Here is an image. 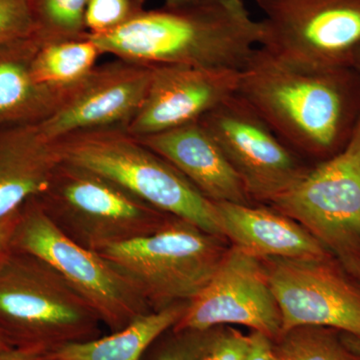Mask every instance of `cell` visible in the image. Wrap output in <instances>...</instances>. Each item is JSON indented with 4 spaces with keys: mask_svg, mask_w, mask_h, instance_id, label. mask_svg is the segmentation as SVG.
Masks as SVG:
<instances>
[{
    "mask_svg": "<svg viewBox=\"0 0 360 360\" xmlns=\"http://www.w3.org/2000/svg\"><path fill=\"white\" fill-rule=\"evenodd\" d=\"M236 94L286 146L317 163L342 153L360 122V71L290 65L262 47L239 71Z\"/></svg>",
    "mask_w": 360,
    "mask_h": 360,
    "instance_id": "1",
    "label": "cell"
},
{
    "mask_svg": "<svg viewBox=\"0 0 360 360\" xmlns=\"http://www.w3.org/2000/svg\"><path fill=\"white\" fill-rule=\"evenodd\" d=\"M89 37L103 54L144 65L241 70L262 44V25L243 0H186Z\"/></svg>",
    "mask_w": 360,
    "mask_h": 360,
    "instance_id": "2",
    "label": "cell"
},
{
    "mask_svg": "<svg viewBox=\"0 0 360 360\" xmlns=\"http://www.w3.org/2000/svg\"><path fill=\"white\" fill-rule=\"evenodd\" d=\"M94 310L44 260L11 250L0 259V333L13 347L52 350L101 336Z\"/></svg>",
    "mask_w": 360,
    "mask_h": 360,
    "instance_id": "3",
    "label": "cell"
},
{
    "mask_svg": "<svg viewBox=\"0 0 360 360\" xmlns=\"http://www.w3.org/2000/svg\"><path fill=\"white\" fill-rule=\"evenodd\" d=\"M56 141L66 162L103 175L156 210L224 239L215 203L124 129L78 132Z\"/></svg>",
    "mask_w": 360,
    "mask_h": 360,
    "instance_id": "4",
    "label": "cell"
},
{
    "mask_svg": "<svg viewBox=\"0 0 360 360\" xmlns=\"http://www.w3.org/2000/svg\"><path fill=\"white\" fill-rule=\"evenodd\" d=\"M35 198L65 236L98 253L153 233L172 217L112 180L65 160Z\"/></svg>",
    "mask_w": 360,
    "mask_h": 360,
    "instance_id": "5",
    "label": "cell"
},
{
    "mask_svg": "<svg viewBox=\"0 0 360 360\" xmlns=\"http://www.w3.org/2000/svg\"><path fill=\"white\" fill-rule=\"evenodd\" d=\"M224 241L172 217L153 233L99 253L134 284L151 311H158L200 295L229 250Z\"/></svg>",
    "mask_w": 360,
    "mask_h": 360,
    "instance_id": "6",
    "label": "cell"
},
{
    "mask_svg": "<svg viewBox=\"0 0 360 360\" xmlns=\"http://www.w3.org/2000/svg\"><path fill=\"white\" fill-rule=\"evenodd\" d=\"M11 250L51 264L112 333L151 311L134 284L115 264L65 236L45 214L37 198L18 210Z\"/></svg>",
    "mask_w": 360,
    "mask_h": 360,
    "instance_id": "7",
    "label": "cell"
},
{
    "mask_svg": "<svg viewBox=\"0 0 360 360\" xmlns=\"http://www.w3.org/2000/svg\"><path fill=\"white\" fill-rule=\"evenodd\" d=\"M264 14L259 46L314 70H360V0H255Z\"/></svg>",
    "mask_w": 360,
    "mask_h": 360,
    "instance_id": "8",
    "label": "cell"
},
{
    "mask_svg": "<svg viewBox=\"0 0 360 360\" xmlns=\"http://www.w3.org/2000/svg\"><path fill=\"white\" fill-rule=\"evenodd\" d=\"M269 206L290 217L360 276V132L330 160L310 167Z\"/></svg>",
    "mask_w": 360,
    "mask_h": 360,
    "instance_id": "9",
    "label": "cell"
},
{
    "mask_svg": "<svg viewBox=\"0 0 360 360\" xmlns=\"http://www.w3.org/2000/svg\"><path fill=\"white\" fill-rule=\"evenodd\" d=\"M198 122L219 144L253 202L270 205L310 168L236 94Z\"/></svg>",
    "mask_w": 360,
    "mask_h": 360,
    "instance_id": "10",
    "label": "cell"
},
{
    "mask_svg": "<svg viewBox=\"0 0 360 360\" xmlns=\"http://www.w3.org/2000/svg\"><path fill=\"white\" fill-rule=\"evenodd\" d=\"M224 324L246 326L272 341L283 333L281 309L264 262L234 246L172 329L205 331Z\"/></svg>",
    "mask_w": 360,
    "mask_h": 360,
    "instance_id": "11",
    "label": "cell"
},
{
    "mask_svg": "<svg viewBox=\"0 0 360 360\" xmlns=\"http://www.w3.org/2000/svg\"><path fill=\"white\" fill-rule=\"evenodd\" d=\"M262 262L281 309V333L319 326L360 338V284L348 278L331 257Z\"/></svg>",
    "mask_w": 360,
    "mask_h": 360,
    "instance_id": "12",
    "label": "cell"
},
{
    "mask_svg": "<svg viewBox=\"0 0 360 360\" xmlns=\"http://www.w3.org/2000/svg\"><path fill=\"white\" fill-rule=\"evenodd\" d=\"M153 66L120 58L96 66L39 123L40 129L56 141L78 132L127 129L148 94Z\"/></svg>",
    "mask_w": 360,
    "mask_h": 360,
    "instance_id": "13",
    "label": "cell"
},
{
    "mask_svg": "<svg viewBox=\"0 0 360 360\" xmlns=\"http://www.w3.org/2000/svg\"><path fill=\"white\" fill-rule=\"evenodd\" d=\"M239 71L187 65H155L148 94L125 131L148 136L198 122L236 94Z\"/></svg>",
    "mask_w": 360,
    "mask_h": 360,
    "instance_id": "14",
    "label": "cell"
},
{
    "mask_svg": "<svg viewBox=\"0 0 360 360\" xmlns=\"http://www.w3.org/2000/svg\"><path fill=\"white\" fill-rule=\"evenodd\" d=\"M135 139L174 165L212 202L255 203L238 172L200 122Z\"/></svg>",
    "mask_w": 360,
    "mask_h": 360,
    "instance_id": "15",
    "label": "cell"
},
{
    "mask_svg": "<svg viewBox=\"0 0 360 360\" xmlns=\"http://www.w3.org/2000/svg\"><path fill=\"white\" fill-rule=\"evenodd\" d=\"M224 239L248 255L284 259H328L331 253L295 220L271 206L215 203Z\"/></svg>",
    "mask_w": 360,
    "mask_h": 360,
    "instance_id": "16",
    "label": "cell"
},
{
    "mask_svg": "<svg viewBox=\"0 0 360 360\" xmlns=\"http://www.w3.org/2000/svg\"><path fill=\"white\" fill-rule=\"evenodd\" d=\"M63 161L39 123L0 129V217L39 195Z\"/></svg>",
    "mask_w": 360,
    "mask_h": 360,
    "instance_id": "17",
    "label": "cell"
},
{
    "mask_svg": "<svg viewBox=\"0 0 360 360\" xmlns=\"http://www.w3.org/2000/svg\"><path fill=\"white\" fill-rule=\"evenodd\" d=\"M37 37L0 49V129L37 124L53 115L70 89L39 84L32 72Z\"/></svg>",
    "mask_w": 360,
    "mask_h": 360,
    "instance_id": "18",
    "label": "cell"
},
{
    "mask_svg": "<svg viewBox=\"0 0 360 360\" xmlns=\"http://www.w3.org/2000/svg\"><path fill=\"white\" fill-rule=\"evenodd\" d=\"M188 303L149 311L110 335L68 343L51 355L58 360H142L151 345L179 321Z\"/></svg>",
    "mask_w": 360,
    "mask_h": 360,
    "instance_id": "19",
    "label": "cell"
},
{
    "mask_svg": "<svg viewBox=\"0 0 360 360\" xmlns=\"http://www.w3.org/2000/svg\"><path fill=\"white\" fill-rule=\"evenodd\" d=\"M103 51L89 35L84 39L40 41L32 59L39 84L52 89L75 86L89 77Z\"/></svg>",
    "mask_w": 360,
    "mask_h": 360,
    "instance_id": "20",
    "label": "cell"
},
{
    "mask_svg": "<svg viewBox=\"0 0 360 360\" xmlns=\"http://www.w3.org/2000/svg\"><path fill=\"white\" fill-rule=\"evenodd\" d=\"M335 329L300 326L281 333L274 343L276 360H360L336 338Z\"/></svg>",
    "mask_w": 360,
    "mask_h": 360,
    "instance_id": "21",
    "label": "cell"
},
{
    "mask_svg": "<svg viewBox=\"0 0 360 360\" xmlns=\"http://www.w3.org/2000/svg\"><path fill=\"white\" fill-rule=\"evenodd\" d=\"M89 0H30L35 37L40 41L84 39Z\"/></svg>",
    "mask_w": 360,
    "mask_h": 360,
    "instance_id": "22",
    "label": "cell"
},
{
    "mask_svg": "<svg viewBox=\"0 0 360 360\" xmlns=\"http://www.w3.org/2000/svg\"><path fill=\"white\" fill-rule=\"evenodd\" d=\"M146 0H89L86 23L89 35L103 34L127 25L146 11Z\"/></svg>",
    "mask_w": 360,
    "mask_h": 360,
    "instance_id": "23",
    "label": "cell"
},
{
    "mask_svg": "<svg viewBox=\"0 0 360 360\" xmlns=\"http://www.w3.org/2000/svg\"><path fill=\"white\" fill-rule=\"evenodd\" d=\"M195 333L198 360H243L250 347V335L236 329Z\"/></svg>",
    "mask_w": 360,
    "mask_h": 360,
    "instance_id": "24",
    "label": "cell"
},
{
    "mask_svg": "<svg viewBox=\"0 0 360 360\" xmlns=\"http://www.w3.org/2000/svg\"><path fill=\"white\" fill-rule=\"evenodd\" d=\"M34 35L30 0H0V49Z\"/></svg>",
    "mask_w": 360,
    "mask_h": 360,
    "instance_id": "25",
    "label": "cell"
},
{
    "mask_svg": "<svg viewBox=\"0 0 360 360\" xmlns=\"http://www.w3.org/2000/svg\"><path fill=\"white\" fill-rule=\"evenodd\" d=\"M172 333L174 338L156 348L148 360H198L195 331Z\"/></svg>",
    "mask_w": 360,
    "mask_h": 360,
    "instance_id": "26",
    "label": "cell"
},
{
    "mask_svg": "<svg viewBox=\"0 0 360 360\" xmlns=\"http://www.w3.org/2000/svg\"><path fill=\"white\" fill-rule=\"evenodd\" d=\"M243 360H276L274 341L264 333L255 331L250 335V347Z\"/></svg>",
    "mask_w": 360,
    "mask_h": 360,
    "instance_id": "27",
    "label": "cell"
},
{
    "mask_svg": "<svg viewBox=\"0 0 360 360\" xmlns=\"http://www.w3.org/2000/svg\"><path fill=\"white\" fill-rule=\"evenodd\" d=\"M0 360H58L54 359L51 352L39 348L14 347L0 354Z\"/></svg>",
    "mask_w": 360,
    "mask_h": 360,
    "instance_id": "28",
    "label": "cell"
},
{
    "mask_svg": "<svg viewBox=\"0 0 360 360\" xmlns=\"http://www.w3.org/2000/svg\"><path fill=\"white\" fill-rule=\"evenodd\" d=\"M18 210L13 214L0 217V259L11 250V239L18 220Z\"/></svg>",
    "mask_w": 360,
    "mask_h": 360,
    "instance_id": "29",
    "label": "cell"
},
{
    "mask_svg": "<svg viewBox=\"0 0 360 360\" xmlns=\"http://www.w3.org/2000/svg\"><path fill=\"white\" fill-rule=\"evenodd\" d=\"M345 345H347L350 349L354 350L355 354H359L360 356V338H355V336L347 335V340H343Z\"/></svg>",
    "mask_w": 360,
    "mask_h": 360,
    "instance_id": "30",
    "label": "cell"
},
{
    "mask_svg": "<svg viewBox=\"0 0 360 360\" xmlns=\"http://www.w3.org/2000/svg\"><path fill=\"white\" fill-rule=\"evenodd\" d=\"M13 348L14 347L9 343V341L0 333V354L8 352V350L13 349Z\"/></svg>",
    "mask_w": 360,
    "mask_h": 360,
    "instance_id": "31",
    "label": "cell"
},
{
    "mask_svg": "<svg viewBox=\"0 0 360 360\" xmlns=\"http://www.w3.org/2000/svg\"><path fill=\"white\" fill-rule=\"evenodd\" d=\"M184 1L186 0H165V4L167 6H175V4H179Z\"/></svg>",
    "mask_w": 360,
    "mask_h": 360,
    "instance_id": "32",
    "label": "cell"
},
{
    "mask_svg": "<svg viewBox=\"0 0 360 360\" xmlns=\"http://www.w3.org/2000/svg\"><path fill=\"white\" fill-rule=\"evenodd\" d=\"M360 71V70H359ZM357 131H359L360 132V122L359 123V127H357V129H356Z\"/></svg>",
    "mask_w": 360,
    "mask_h": 360,
    "instance_id": "33",
    "label": "cell"
},
{
    "mask_svg": "<svg viewBox=\"0 0 360 360\" xmlns=\"http://www.w3.org/2000/svg\"><path fill=\"white\" fill-rule=\"evenodd\" d=\"M359 281H360V276L359 277Z\"/></svg>",
    "mask_w": 360,
    "mask_h": 360,
    "instance_id": "34",
    "label": "cell"
}]
</instances>
